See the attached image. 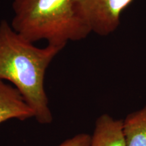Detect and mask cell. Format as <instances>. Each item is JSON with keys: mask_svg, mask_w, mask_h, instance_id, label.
<instances>
[{"mask_svg": "<svg viewBox=\"0 0 146 146\" xmlns=\"http://www.w3.org/2000/svg\"><path fill=\"white\" fill-rule=\"evenodd\" d=\"M33 117V110L19 91L0 80V124L13 118L25 120Z\"/></svg>", "mask_w": 146, "mask_h": 146, "instance_id": "cell-4", "label": "cell"}, {"mask_svg": "<svg viewBox=\"0 0 146 146\" xmlns=\"http://www.w3.org/2000/svg\"><path fill=\"white\" fill-rule=\"evenodd\" d=\"M91 135L87 133H79L65 140L57 146H89Z\"/></svg>", "mask_w": 146, "mask_h": 146, "instance_id": "cell-7", "label": "cell"}, {"mask_svg": "<svg viewBox=\"0 0 146 146\" xmlns=\"http://www.w3.org/2000/svg\"><path fill=\"white\" fill-rule=\"evenodd\" d=\"M133 0H75L76 6L91 32L107 35L118 27L122 12Z\"/></svg>", "mask_w": 146, "mask_h": 146, "instance_id": "cell-3", "label": "cell"}, {"mask_svg": "<svg viewBox=\"0 0 146 146\" xmlns=\"http://www.w3.org/2000/svg\"><path fill=\"white\" fill-rule=\"evenodd\" d=\"M12 8L11 26L31 43L45 40L64 48L69 41L85 39L91 32L75 0H14Z\"/></svg>", "mask_w": 146, "mask_h": 146, "instance_id": "cell-2", "label": "cell"}, {"mask_svg": "<svg viewBox=\"0 0 146 146\" xmlns=\"http://www.w3.org/2000/svg\"><path fill=\"white\" fill-rule=\"evenodd\" d=\"M62 49L49 44L43 48L35 46L5 20L0 22V80L13 84L41 125L53 120L44 88L45 72Z\"/></svg>", "mask_w": 146, "mask_h": 146, "instance_id": "cell-1", "label": "cell"}, {"mask_svg": "<svg viewBox=\"0 0 146 146\" xmlns=\"http://www.w3.org/2000/svg\"><path fill=\"white\" fill-rule=\"evenodd\" d=\"M89 146H127L123 120L102 114L96 121Z\"/></svg>", "mask_w": 146, "mask_h": 146, "instance_id": "cell-5", "label": "cell"}, {"mask_svg": "<svg viewBox=\"0 0 146 146\" xmlns=\"http://www.w3.org/2000/svg\"><path fill=\"white\" fill-rule=\"evenodd\" d=\"M127 146H146V104L123 120Z\"/></svg>", "mask_w": 146, "mask_h": 146, "instance_id": "cell-6", "label": "cell"}]
</instances>
